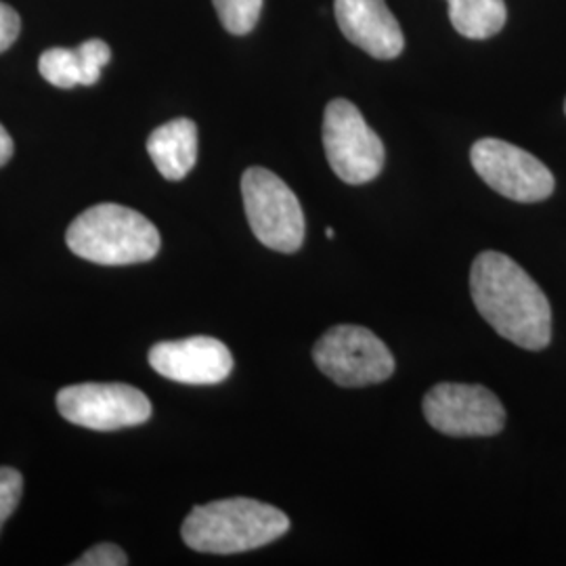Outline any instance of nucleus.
Returning <instances> with one entry per match:
<instances>
[{
	"mask_svg": "<svg viewBox=\"0 0 566 566\" xmlns=\"http://www.w3.org/2000/svg\"><path fill=\"white\" fill-rule=\"evenodd\" d=\"M149 365L172 382L212 386L229 378L233 369V355L217 338L193 336L151 346Z\"/></svg>",
	"mask_w": 566,
	"mask_h": 566,
	"instance_id": "10",
	"label": "nucleus"
},
{
	"mask_svg": "<svg viewBox=\"0 0 566 566\" xmlns=\"http://www.w3.org/2000/svg\"><path fill=\"white\" fill-rule=\"evenodd\" d=\"M41 76L57 88L84 86V65L78 49H46L39 60Z\"/></svg>",
	"mask_w": 566,
	"mask_h": 566,
	"instance_id": "14",
	"label": "nucleus"
},
{
	"mask_svg": "<svg viewBox=\"0 0 566 566\" xmlns=\"http://www.w3.org/2000/svg\"><path fill=\"white\" fill-rule=\"evenodd\" d=\"M74 566H124L128 565V558L122 547L116 544H97L86 549L78 560L72 563Z\"/></svg>",
	"mask_w": 566,
	"mask_h": 566,
	"instance_id": "18",
	"label": "nucleus"
},
{
	"mask_svg": "<svg viewBox=\"0 0 566 566\" xmlns=\"http://www.w3.org/2000/svg\"><path fill=\"white\" fill-rule=\"evenodd\" d=\"M565 114H566V102H565Z\"/></svg>",
	"mask_w": 566,
	"mask_h": 566,
	"instance_id": "22",
	"label": "nucleus"
},
{
	"mask_svg": "<svg viewBox=\"0 0 566 566\" xmlns=\"http://www.w3.org/2000/svg\"><path fill=\"white\" fill-rule=\"evenodd\" d=\"M57 409L67 422L103 432L142 426L151 418V401L139 388L120 382L65 386Z\"/></svg>",
	"mask_w": 566,
	"mask_h": 566,
	"instance_id": "9",
	"label": "nucleus"
},
{
	"mask_svg": "<svg viewBox=\"0 0 566 566\" xmlns=\"http://www.w3.org/2000/svg\"><path fill=\"white\" fill-rule=\"evenodd\" d=\"M334 9L346 41L367 55L395 60L403 53V30L386 0H334Z\"/></svg>",
	"mask_w": 566,
	"mask_h": 566,
	"instance_id": "11",
	"label": "nucleus"
},
{
	"mask_svg": "<svg viewBox=\"0 0 566 566\" xmlns=\"http://www.w3.org/2000/svg\"><path fill=\"white\" fill-rule=\"evenodd\" d=\"M217 15L229 34H250L263 13V0H212Z\"/></svg>",
	"mask_w": 566,
	"mask_h": 566,
	"instance_id": "15",
	"label": "nucleus"
},
{
	"mask_svg": "<svg viewBox=\"0 0 566 566\" xmlns=\"http://www.w3.org/2000/svg\"><path fill=\"white\" fill-rule=\"evenodd\" d=\"M147 151L164 179L181 181L198 163L196 122L177 118L158 126L147 139Z\"/></svg>",
	"mask_w": 566,
	"mask_h": 566,
	"instance_id": "12",
	"label": "nucleus"
},
{
	"mask_svg": "<svg viewBox=\"0 0 566 566\" xmlns=\"http://www.w3.org/2000/svg\"><path fill=\"white\" fill-rule=\"evenodd\" d=\"M245 217L256 240L282 254H294L304 242V212L296 193L271 170L254 166L242 177Z\"/></svg>",
	"mask_w": 566,
	"mask_h": 566,
	"instance_id": "4",
	"label": "nucleus"
},
{
	"mask_svg": "<svg viewBox=\"0 0 566 566\" xmlns=\"http://www.w3.org/2000/svg\"><path fill=\"white\" fill-rule=\"evenodd\" d=\"M21 20L18 11L4 2H0V53H4L13 42L18 41Z\"/></svg>",
	"mask_w": 566,
	"mask_h": 566,
	"instance_id": "19",
	"label": "nucleus"
},
{
	"mask_svg": "<svg viewBox=\"0 0 566 566\" xmlns=\"http://www.w3.org/2000/svg\"><path fill=\"white\" fill-rule=\"evenodd\" d=\"M13 151H15L13 139H11V135L7 133V128L0 124V168L11 160Z\"/></svg>",
	"mask_w": 566,
	"mask_h": 566,
	"instance_id": "20",
	"label": "nucleus"
},
{
	"mask_svg": "<svg viewBox=\"0 0 566 566\" xmlns=\"http://www.w3.org/2000/svg\"><path fill=\"white\" fill-rule=\"evenodd\" d=\"M290 531L280 507L250 497L196 506L181 526L182 542L203 554H242L269 546Z\"/></svg>",
	"mask_w": 566,
	"mask_h": 566,
	"instance_id": "2",
	"label": "nucleus"
},
{
	"mask_svg": "<svg viewBox=\"0 0 566 566\" xmlns=\"http://www.w3.org/2000/svg\"><path fill=\"white\" fill-rule=\"evenodd\" d=\"M325 235L332 240V238H334V229H332V227H327V229H325Z\"/></svg>",
	"mask_w": 566,
	"mask_h": 566,
	"instance_id": "21",
	"label": "nucleus"
},
{
	"mask_svg": "<svg viewBox=\"0 0 566 566\" xmlns=\"http://www.w3.org/2000/svg\"><path fill=\"white\" fill-rule=\"evenodd\" d=\"M470 294L479 313L502 338L544 350L552 340V306L525 269L502 252H481L470 269Z\"/></svg>",
	"mask_w": 566,
	"mask_h": 566,
	"instance_id": "1",
	"label": "nucleus"
},
{
	"mask_svg": "<svg viewBox=\"0 0 566 566\" xmlns=\"http://www.w3.org/2000/svg\"><path fill=\"white\" fill-rule=\"evenodd\" d=\"M470 163L493 191L512 202H544L556 187L546 164L502 139L474 143L470 149Z\"/></svg>",
	"mask_w": 566,
	"mask_h": 566,
	"instance_id": "7",
	"label": "nucleus"
},
{
	"mask_svg": "<svg viewBox=\"0 0 566 566\" xmlns=\"http://www.w3.org/2000/svg\"><path fill=\"white\" fill-rule=\"evenodd\" d=\"M324 147L334 175L348 185L374 181L385 168V143L367 126L359 107L346 99L325 107Z\"/></svg>",
	"mask_w": 566,
	"mask_h": 566,
	"instance_id": "6",
	"label": "nucleus"
},
{
	"mask_svg": "<svg viewBox=\"0 0 566 566\" xmlns=\"http://www.w3.org/2000/svg\"><path fill=\"white\" fill-rule=\"evenodd\" d=\"M422 407L428 424L447 437H493L506 426L504 405L481 385L432 386Z\"/></svg>",
	"mask_w": 566,
	"mask_h": 566,
	"instance_id": "8",
	"label": "nucleus"
},
{
	"mask_svg": "<svg viewBox=\"0 0 566 566\" xmlns=\"http://www.w3.org/2000/svg\"><path fill=\"white\" fill-rule=\"evenodd\" d=\"M315 365L344 388L380 385L395 374V357L371 329L361 325L329 327L313 348Z\"/></svg>",
	"mask_w": 566,
	"mask_h": 566,
	"instance_id": "5",
	"label": "nucleus"
},
{
	"mask_svg": "<svg viewBox=\"0 0 566 566\" xmlns=\"http://www.w3.org/2000/svg\"><path fill=\"white\" fill-rule=\"evenodd\" d=\"M70 250L105 266L147 263L160 252V231L142 212L120 203H97L74 219L65 233Z\"/></svg>",
	"mask_w": 566,
	"mask_h": 566,
	"instance_id": "3",
	"label": "nucleus"
},
{
	"mask_svg": "<svg viewBox=\"0 0 566 566\" xmlns=\"http://www.w3.org/2000/svg\"><path fill=\"white\" fill-rule=\"evenodd\" d=\"M449 20L458 34L470 41H486L506 25L504 0H447Z\"/></svg>",
	"mask_w": 566,
	"mask_h": 566,
	"instance_id": "13",
	"label": "nucleus"
},
{
	"mask_svg": "<svg viewBox=\"0 0 566 566\" xmlns=\"http://www.w3.org/2000/svg\"><path fill=\"white\" fill-rule=\"evenodd\" d=\"M84 65V86H93L102 78L103 67L112 60V49L105 41L93 39L78 46Z\"/></svg>",
	"mask_w": 566,
	"mask_h": 566,
	"instance_id": "16",
	"label": "nucleus"
},
{
	"mask_svg": "<svg viewBox=\"0 0 566 566\" xmlns=\"http://www.w3.org/2000/svg\"><path fill=\"white\" fill-rule=\"evenodd\" d=\"M23 493V479L15 468H0V531L15 512Z\"/></svg>",
	"mask_w": 566,
	"mask_h": 566,
	"instance_id": "17",
	"label": "nucleus"
}]
</instances>
